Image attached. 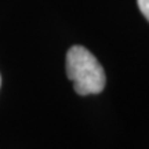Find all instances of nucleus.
Wrapping results in <instances>:
<instances>
[{
	"instance_id": "f03ea898",
	"label": "nucleus",
	"mask_w": 149,
	"mask_h": 149,
	"mask_svg": "<svg viewBox=\"0 0 149 149\" xmlns=\"http://www.w3.org/2000/svg\"><path fill=\"white\" fill-rule=\"evenodd\" d=\"M137 3H138V8L141 10V13L149 21V0H137Z\"/></svg>"
},
{
	"instance_id": "7ed1b4c3",
	"label": "nucleus",
	"mask_w": 149,
	"mask_h": 149,
	"mask_svg": "<svg viewBox=\"0 0 149 149\" xmlns=\"http://www.w3.org/2000/svg\"><path fill=\"white\" fill-rule=\"evenodd\" d=\"M0 84H1V79H0Z\"/></svg>"
},
{
	"instance_id": "f257e3e1",
	"label": "nucleus",
	"mask_w": 149,
	"mask_h": 149,
	"mask_svg": "<svg viewBox=\"0 0 149 149\" xmlns=\"http://www.w3.org/2000/svg\"><path fill=\"white\" fill-rule=\"evenodd\" d=\"M66 74L79 95L98 94L105 88L107 76L98 59L83 46H73L66 54Z\"/></svg>"
}]
</instances>
